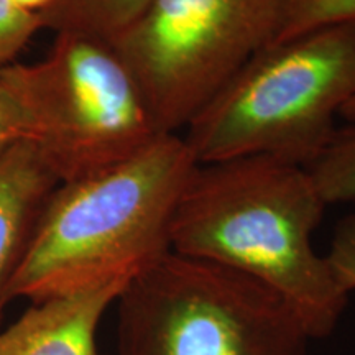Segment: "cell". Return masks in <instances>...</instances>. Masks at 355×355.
Here are the masks:
<instances>
[{"mask_svg":"<svg viewBox=\"0 0 355 355\" xmlns=\"http://www.w3.org/2000/svg\"><path fill=\"white\" fill-rule=\"evenodd\" d=\"M327 204L308 168L254 155L198 163L171 222V250L272 288L311 339L329 337L349 304L313 234Z\"/></svg>","mask_w":355,"mask_h":355,"instance_id":"1","label":"cell"},{"mask_svg":"<svg viewBox=\"0 0 355 355\" xmlns=\"http://www.w3.org/2000/svg\"><path fill=\"white\" fill-rule=\"evenodd\" d=\"M198 162L181 133L58 184L44 204L10 301L32 303L128 283L171 252V222Z\"/></svg>","mask_w":355,"mask_h":355,"instance_id":"2","label":"cell"},{"mask_svg":"<svg viewBox=\"0 0 355 355\" xmlns=\"http://www.w3.org/2000/svg\"><path fill=\"white\" fill-rule=\"evenodd\" d=\"M355 99V21L272 42L186 127L198 163L266 155L309 165Z\"/></svg>","mask_w":355,"mask_h":355,"instance_id":"3","label":"cell"},{"mask_svg":"<svg viewBox=\"0 0 355 355\" xmlns=\"http://www.w3.org/2000/svg\"><path fill=\"white\" fill-rule=\"evenodd\" d=\"M119 355H306L311 336L272 288L168 252L117 298Z\"/></svg>","mask_w":355,"mask_h":355,"instance_id":"4","label":"cell"},{"mask_svg":"<svg viewBox=\"0 0 355 355\" xmlns=\"http://www.w3.org/2000/svg\"><path fill=\"white\" fill-rule=\"evenodd\" d=\"M35 63H12L0 81L30 123V141L61 183L135 157L158 137L139 84L107 40L55 33Z\"/></svg>","mask_w":355,"mask_h":355,"instance_id":"5","label":"cell"},{"mask_svg":"<svg viewBox=\"0 0 355 355\" xmlns=\"http://www.w3.org/2000/svg\"><path fill=\"white\" fill-rule=\"evenodd\" d=\"M290 0H152L112 42L158 130L181 133L275 42Z\"/></svg>","mask_w":355,"mask_h":355,"instance_id":"6","label":"cell"},{"mask_svg":"<svg viewBox=\"0 0 355 355\" xmlns=\"http://www.w3.org/2000/svg\"><path fill=\"white\" fill-rule=\"evenodd\" d=\"M125 285L112 283L32 303L0 331V355H101L97 327Z\"/></svg>","mask_w":355,"mask_h":355,"instance_id":"7","label":"cell"},{"mask_svg":"<svg viewBox=\"0 0 355 355\" xmlns=\"http://www.w3.org/2000/svg\"><path fill=\"white\" fill-rule=\"evenodd\" d=\"M60 181L32 141L0 155V322L42 211Z\"/></svg>","mask_w":355,"mask_h":355,"instance_id":"8","label":"cell"},{"mask_svg":"<svg viewBox=\"0 0 355 355\" xmlns=\"http://www.w3.org/2000/svg\"><path fill=\"white\" fill-rule=\"evenodd\" d=\"M152 0H55L38 13L42 28L112 40L130 26Z\"/></svg>","mask_w":355,"mask_h":355,"instance_id":"9","label":"cell"},{"mask_svg":"<svg viewBox=\"0 0 355 355\" xmlns=\"http://www.w3.org/2000/svg\"><path fill=\"white\" fill-rule=\"evenodd\" d=\"M308 168L314 184L329 204H355V122L337 127Z\"/></svg>","mask_w":355,"mask_h":355,"instance_id":"10","label":"cell"},{"mask_svg":"<svg viewBox=\"0 0 355 355\" xmlns=\"http://www.w3.org/2000/svg\"><path fill=\"white\" fill-rule=\"evenodd\" d=\"M337 21H355V0H290L275 42Z\"/></svg>","mask_w":355,"mask_h":355,"instance_id":"11","label":"cell"},{"mask_svg":"<svg viewBox=\"0 0 355 355\" xmlns=\"http://www.w3.org/2000/svg\"><path fill=\"white\" fill-rule=\"evenodd\" d=\"M38 30H43L38 13L20 10L8 0H0V71L15 63Z\"/></svg>","mask_w":355,"mask_h":355,"instance_id":"12","label":"cell"},{"mask_svg":"<svg viewBox=\"0 0 355 355\" xmlns=\"http://www.w3.org/2000/svg\"><path fill=\"white\" fill-rule=\"evenodd\" d=\"M332 272L345 291H355V212L337 222L326 254Z\"/></svg>","mask_w":355,"mask_h":355,"instance_id":"13","label":"cell"},{"mask_svg":"<svg viewBox=\"0 0 355 355\" xmlns=\"http://www.w3.org/2000/svg\"><path fill=\"white\" fill-rule=\"evenodd\" d=\"M32 132L26 115L10 94V91L0 81V155L20 141H30Z\"/></svg>","mask_w":355,"mask_h":355,"instance_id":"14","label":"cell"},{"mask_svg":"<svg viewBox=\"0 0 355 355\" xmlns=\"http://www.w3.org/2000/svg\"><path fill=\"white\" fill-rule=\"evenodd\" d=\"M8 2L13 3L15 7H19L20 10H25L30 13H40L43 12L44 8L50 7L55 0H8Z\"/></svg>","mask_w":355,"mask_h":355,"instance_id":"15","label":"cell"},{"mask_svg":"<svg viewBox=\"0 0 355 355\" xmlns=\"http://www.w3.org/2000/svg\"><path fill=\"white\" fill-rule=\"evenodd\" d=\"M340 115H343L344 119H347L349 122H355V99L344 105L343 110H340Z\"/></svg>","mask_w":355,"mask_h":355,"instance_id":"16","label":"cell"}]
</instances>
